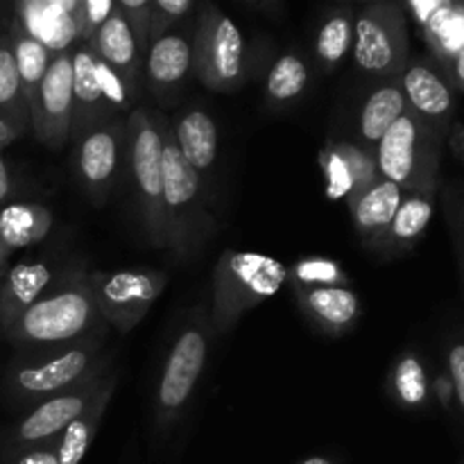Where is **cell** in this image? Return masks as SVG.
Listing matches in <instances>:
<instances>
[{
	"label": "cell",
	"instance_id": "cell-11",
	"mask_svg": "<svg viewBox=\"0 0 464 464\" xmlns=\"http://www.w3.org/2000/svg\"><path fill=\"white\" fill-rule=\"evenodd\" d=\"M199 172L190 166L175 143V134L163 139V220L172 231L181 213L198 199Z\"/></svg>",
	"mask_w": 464,
	"mask_h": 464
},
{
	"label": "cell",
	"instance_id": "cell-39",
	"mask_svg": "<svg viewBox=\"0 0 464 464\" xmlns=\"http://www.w3.org/2000/svg\"><path fill=\"white\" fill-rule=\"evenodd\" d=\"M430 392H433L435 399L442 403V408H447L449 411V408L453 406V401H456V390H453L449 372H440V374L435 376L433 383H430Z\"/></svg>",
	"mask_w": 464,
	"mask_h": 464
},
{
	"label": "cell",
	"instance_id": "cell-43",
	"mask_svg": "<svg viewBox=\"0 0 464 464\" xmlns=\"http://www.w3.org/2000/svg\"><path fill=\"white\" fill-rule=\"evenodd\" d=\"M302 464H331L326 458H308V460H304Z\"/></svg>",
	"mask_w": 464,
	"mask_h": 464
},
{
	"label": "cell",
	"instance_id": "cell-5",
	"mask_svg": "<svg viewBox=\"0 0 464 464\" xmlns=\"http://www.w3.org/2000/svg\"><path fill=\"white\" fill-rule=\"evenodd\" d=\"M95 311L93 295L86 290H62L48 299H39L23 313L21 329L34 343H63L80 335L91 324Z\"/></svg>",
	"mask_w": 464,
	"mask_h": 464
},
{
	"label": "cell",
	"instance_id": "cell-17",
	"mask_svg": "<svg viewBox=\"0 0 464 464\" xmlns=\"http://www.w3.org/2000/svg\"><path fill=\"white\" fill-rule=\"evenodd\" d=\"M91 356L82 349H71L45 365L27 367L18 374V385L32 394H45L75 383L89 367Z\"/></svg>",
	"mask_w": 464,
	"mask_h": 464
},
{
	"label": "cell",
	"instance_id": "cell-16",
	"mask_svg": "<svg viewBox=\"0 0 464 464\" xmlns=\"http://www.w3.org/2000/svg\"><path fill=\"white\" fill-rule=\"evenodd\" d=\"M175 143L198 172L208 170L218 157V127L208 113L193 109L177 122Z\"/></svg>",
	"mask_w": 464,
	"mask_h": 464
},
{
	"label": "cell",
	"instance_id": "cell-2",
	"mask_svg": "<svg viewBox=\"0 0 464 464\" xmlns=\"http://www.w3.org/2000/svg\"><path fill=\"white\" fill-rule=\"evenodd\" d=\"M288 270L276 258L256 252H227L216 272V308L222 326L240 313L276 295Z\"/></svg>",
	"mask_w": 464,
	"mask_h": 464
},
{
	"label": "cell",
	"instance_id": "cell-1",
	"mask_svg": "<svg viewBox=\"0 0 464 464\" xmlns=\"http://www.w3.org/2000/svg\"><path fill=\"white\" fill-rule=\"evenodd\" d=\"M376 170L403 193H435L440 172V136L406 111L376 145Z\"/></svg>",
	"mask_w": 464,
	"mask_h": 464
},
{
	"label": "cell",
	"instance_id": "cell-37",
	"mask_svg": "<svg viewBox=\"0 0 464 464\" xmlns=\"http://www.w3.org/2000/svg\"><path fill=\"white\" fill-rule=\"evenodd\" d=\"M449 222H451L453 236H456L458 261H460L464 276V195H449Z\"/></svg>",
	"mask_w": 464,
	"mask_h": 464
},
{
	"label": "cell",
	"instance_id": "cell-22",
	"mask_svg": "<svg viewBox=\"0 0 464 464\" xmlns=\"http://www.w3.org/2000/svg\"><path fill=\"white\" fill-rule=\"evenodd\" d=\"M408 111L406 98L399 84H388L376 89L367 98L361 113V134L367 143H376L383 139L385 131Z\"/></svg>",
	"mask_w": 464,
	"mask_h": 464
},
{
	"label": "cell",
	"instance_id": "cell-8",
	"mask_svg": "<svg viewBox=\"0 0 464 464\" xmlns=\"http://www.w3.org/2000/svg\"><path fill=\"white\" fill-rule=\"evenodd\" d=\"M202 75L213 89H231L243 75V34L225 14L204 21Z\"/></svg>",
	"mask_w": 464,
	"mask_h": 464
},
{
	"label": "cell",
	"instance_id": "cell-20",
	"mask_svg": "<svg viewBox=\"0 0 464 464\" xmlns=\"http://www.w3.org/2000/svg\"><path fill=\"white\" fill-rule=\"evenodd\" d=\"M118 168V139L111 130H95L80 145L82 179L91 188H104Z\"/></svg>",
	"mask_w": 464,
	"mask_h": 464
},
{
	"label": "cell",
	"instance_id": "cell-19",
	"mask_svg": "<svg viewBox=\"0 0 464 464\" xmlns=\"http://www.w3.org/2000/svg\"><path fill=\"white\" fill-rule=\"evenodd\" d=\"M193 66V48L181 34H166L148 53V75L157 86H175Z\"/></svg>",
	"mask_w": 464,
	"mask_h": 464
},
{
	"label": "cell",
	"instance_id": "cell-36",
	"mask_svg": "<svg viewBox=\"0 0 464 464\" xmlns=\"http://www.w3.org/2000/svg\"><path fill=\"white\" fill-rule=\"evenodd\" d=\"M449 376H451L453 390H456V401L464 412V340H458V343L451 344L449 349Z\"/></svg>",
	"mask_w": 464,
	"mask_h": 464
},
{
	"label": "cell",
	"instance_id": "cell-24",
	"mask_svg": "<svg viewBox=\"0 0 464 464\" xmlns=\"http://www.w3.org/2000/svg\"><path fill=\"white\" fill-rule=\"evenodd\" d=\"M392 388L399 401L408 408H420L429 401L430 383L424 365L415 353H408L397 362L392 374Z\"/></svg>",
	"mask_w": 464,
	"mask_h": 464
},
{
	"label": "cell",
	"instance_id": "cell-27",
	"mask_svg": "<svg viewBox=\"0 0 464 464\" xmlns=\"http://www.w3.org/2000/svg\"><path fill=\"white\" fill-rule=\"evenodd\" d=\"M95 53L89 48L77 50L71 57L72 63V102L77 111H91L102 102V95L98 89V77H95Z\"/></svg>",
	"mask_w": 464,
	"mask_h": 464
},
{
	"label": "cell",
	"instance_id": "cell-42",
	"mask_svg": "<svg viewBox=\"0 0 464 464\" xmlns=\"http://www.w3.org/2000/svg\"><path fill=\"white\" fill-rule=\"evenodd\" d=\"M9 193V175H7V168H5V161L0 159V202L7 198Z\"/></svg>",
	"mask_w": 464,
	"mask_h": 464
},
{
	"label": "cell",
	"instance_id": "cell-38",
	"mask_svg": "<svg viewBox=\"0 0 464 464\" xmlns=\"http://www.w3.org/2000/svg\"><path fill=\"white\" fill-rule=\"evenodd\" d=\"M190 7H193V5H190V0H154V3H152V16L154 18L161 16V23H159V25H154L152 30H150V34L157 36L159 27L170 25L175 18H179L181 14L188 12Z\"/></svg>",
	"mask_w": 464,
	"mask_h": 464
},
{
	"label": "cell",
	"instance_id": "cell-34",
	"mask_svg": "<svg viewBox=\"0 0 464 464\" xmlns=\"http://www.w3.org/2000/svg\"><path fill=\"white\" fill-rule=\"evenodd\" d=\"M95 77H98V89L104 102L111 107H127L130 102V89L125 84V77L118 71H113L109 63L95 59Z\"/></svg>",
	"mask_w": 464,
	"mask_h": 464
},
{
	"label": "cell",
	"instance_id": "cell-6",
	"mask_svg": "<svg viewBox=\"0 0 464 464\" xmlns=\"http://www.w3.org/2000/svg\"><path fill=\"white\" fill-rule=\"evenodd\" d=\"M161 295V279L152 272L125 270L107 276L98 288V302L109 322L130 331Z\"/></svg>",
	"mask_w": 464,
	"mask_h": 464
},
{
	"label": "cell",
	"instance_id": "cell-3",
	"mask_svg": "<svg viewBox=\"0 0 464 464\" xmlns=\"http://www.w3.org/2000/svg\"><path fill=\"white\" fill-rule=\"evenodd\" d=\"M353 57L370 75H403L408 66L406 18L397 5H370L353 25Z\"/></svg>",
	"mask_w": 464,
	"mask_h": 464
},
{
	"label": "cell",
	"instance_id": "cell-32",
	"mask_svg": "<svg viewBox=\"0 0 464 464\" xmlns=\"http://www.w3.org/2000/svg\"><path fill=\"white\" fill-rule=\"evenodd\" d=\"M295 279L304 288H320V285H343L344 272L338 263L326 258H308L295 266Z\"/></svg>",
	"mask_w": 464,
	"mask_h": 464
},
{
	"label": "cell",
	"instance_id": "cell-35",
	"mask_svg": "<svg viewBox=\"0 0 464 464\" xmlns=\"http://www.w3.org/2000/svg\"><path fill=\"white\" fill-rule=\"evenodd\" d=\"M18 91H21V77H18L14 53L7 45H0V107L12 104Z\"/></svg>",
	"mask_w": 464,
	"mask_h": 464
},
{
	"label": "cell",
	"instance_id": "cell-21",
	"mask_svg": "<svg viewBox=\"0 0 464 464\" xmlns=\"http://www.w3.org/2000/svg\"><path fill=\"white\" fill-rule=\"evenodd\" d=\"M435 213V193H408L383 238L392 247H411L424 236Z\"/></svg>",
	"mask_w": 464,
	"mask_h": 464
},
{
	"label": "cell",
	"instance_id": "cell-23",
	"mask_svg": "<svg viewBox=\"0 0 464 464\" xmlns=\"http://www.w3.org/2000/svg\"><path fill=\"white\" fill-rule=\"evenodd\" d=\"M12 53L18 68V77H21V89H25V98L34 102L41 80L50 66V50L44 48L39 41H34L23 30L16 34Z\"/></svg>",
	"mask_w": 464,
	"mask_h": 464
},
{
	"label": "cell",
	"instance_id": "cell-28",
	"mask_svg": "<svg viewBox=\"0 0 464 464\" xmlns=\"http://www.w3.org/2000/svg\"><path fill=\"white\" fill-rule=\"evenodd\" d=\"M322 170H324L326 177V195H329V199H352L358 193L356 175H353L347 152H344V145L329 148L322 154Z\"/></svg>",
	"mask_w": 464,
	"mask_h": 464
},
{
	"label": "cell",
	"instance_id": "cell-31",
	"mask_svg": "<svg viewBox=\"0 0 464 464\" xmlns=\"http://www.w3.org/2000/svg\"><path fill=\"white\" fill-rule=\"evenodd\" d=\"M50 281V267L44 263H27V266H18L12 272V281H9V290H12V297L18 306H32L36 304V297L41 295V290L48 285Z\"/></svg>",
	"mask_w": 464,
	"mask_h": 464
},
{
	"label": "cell",
	"instance_id": "cell-18",
	"mask_svg": "<svg viewBox=\"0 0 464 464\" xmlns=\"http://www.w3.org/2000/svg\"><path fill=\"white\" fill-rule=\"evenodd\" d=\"M95 39V57L100 62L109 63L113 71L130 72L134 68L136 57H139V41H136L134 30H131L130 21L122 16L118 9L107 18L102 27L98 30Z\"/></svg>",
	"mask_w": 464,
	"mask_h": 464
},
{
	"label": "cell",
	"instance_id": "cell-41",
	"mask_svg": "<svg viewBox=\"0 0 464 464\" xmlns=\"http://www.w3.org/2000/svg\"><path fill=\"white\" fill-rule=\"evenodd\" d=\"M451 63H453V72H451L453 84H456L458 89L464 91V48L451 59Z\"/></svg>",
	"mask_w": 464,
	"mask_h": 464
},
{
	"label": "cell",
	"instance_id": "cell-40",
	"mask_svg": "<svg viewBox=\"0 0 464 464\" xmlns=\"http://www.w3.org/2000/svg\"><path fill=\"white\" fill-rule=\"evenodd\" d=\"M18 464H59L57 451H48V449H39V451H27L25 456L18 460Z\"/></svg>",
	"mask_w": 464,
	"mask_h": 464
},
{
	"label": "cell",
	"instance_id": "cell-45",
	"mask_svg": "<svg viewBox=\"0 0 464 464\" xmlns=\"http://www.w3.org/2000/svg\"><path fill=\"white\" fill-rule=\"evenodd\" d=\"M462 464H464V462H462Z\"/></svg>",
	"mask_w": 464,
	"mask_h": 464
},
{
	"label": "cell",
	"instance_id": "cell-44",
	"mask_svg": "<svg viewBox=\"0 0 464 464\" xmlns=\"http://www.w3.org/2000/svg\"><path fill=\"white\" fill-rule=\"evenodd\" d=\"M456 150H458V152H460V154H462V157H464V130L460 131V140H458Z\"/></svg>",
	"mask_w": 464,
	"mask_h": 464
},
{
	"label": "cell",
	"instance_id": "cell-4",
	"mask_svg": "<svg viewBox=\"0 0 464 464\" xmlns=\"http://www.w3.org/2000/svg\"><path fill=\"white\" fill-rule=\"evenodd\" d=\"M130 136L131 172H134L136 188L143 198L150 229L161 240V236L166 234V220H163V136L145 111L131 113Z\"/></svg>",
	"mask_w": 464,
	"mask_h": 464
},
{
	"label": "cell",
	"instance_id": "cell-9",
	"mask_svg": "<svg viewBox=\"0 0 464 464\" xmlns=\"http://www.w3.org/2000/svg\"><path fill=\"white\" fill-rule=\"evenodd\" d=\"M207 361V338L199 329H188L177 338L159 385V406L163 412H177L198 385Z\"/></svg>",
	"mask_w": 464,
	"mask_h": 464
},
{
	"label": "cell",
	"instance_id": "cell-12",
	"mask_svg": "<svg viewBox=\"0 0 464 464\" xmlns=\"http://www.w3.org/2000/svg\"><path fill=\"white\" fill-rule=\"evenodd\" d=\"M403 198H406V193L388 179H376L362 193L353 195L352 211L358 231L367 238H383L388 227L392 225L394 216H397L399 207H401Z\"/></svg>",
	"mask_w": 464,
	"mask_h": 464
},
{
	"label": "cell",
	"instance_id": "cell-10",
	"mask_svg": "<svg viewBox=\"0 0 464 464\" xmlns=\"http://www.w3.org/2000/svg\"><path fill=\"white\" fill-rule=\"evenodd\" d=\"M34 102L39 107V130L44 140H48L50 145H62L71 130L72 111H75L71 54L59 53L50 62Z\"/></svg>",
	"mask_w": 464,
	"mask_h": 464
},
{
	"label": "cell",
	"instance_id": "cell-26",
	"mask_svg": "<svg viewBox=\"0 0 464 464\" xmlns=\"http://www.w3.org/2000/svg\"><path fill=\"white\" fill-rule=\"evenodd\" d=\"M104 401L98 399V403L93 406L91 415L77 417L75 421L68 424V429L63 430L62 442L57 449V460L59 464H80L84 460L86 451H89L91 442H93L95 435V421H98L100 411H102Z\"/></svg>",
	"mask_w": 464,
	"mask_h": 464
},
{
	"label": "cell",
	"instance_id": "cell-7",
	"mask_svg": "<svg viewBox=\"0 0 464 464\" xmlns=\"http://www.w3.org/2000/svg\"><path fill=\"white\" fill-rule=\"evenodd\" d=\"M401 91L408 111L415 113L426 127H430L442 139L444 130L453 116V109H456L451 82L429 63L417 62L403 71Z\"/></svg>",
	"mask_w": 464,
	"mask_h": 464
},
{
	"label": "cell",
	"instance_id": "cell-15",
	"mask_svg": "<svg viewBox=\"0 0 464 464\" xmlns=\"http://www.w3.org/2000/svg\"><path fill=\"white\" fill-rule=\"evenodd\" d=\"M89 408V394H59L50 401L41 403L18 429V438L23 442H41L53 435L63 433L71 421L82 417Z\"/></svg>",
	"mask_w": 464,
	"mask_h": 464
},
{
	"label": "cell",
	"instance_id": "cell-33",
	"mask_svg": "<svg viewBox=\"0 0 464 464\" xmlns=\"http://www.w3.org/2000/svg\"><path fill=\"white\" fill-rule=\"evenodd\" d=\"M116 12V3L111 0H89V3H77L75 21L77 34L82 39H93L100 27L107 23V18Z\"/></svg>",
	"mask_w": 464,
	"mask_h": 464
},
{
	"label": "cell",
	"instance_id": "cell-13",
	"mask_svg": "<svg viewBox=\"0 0 464 464\" xmlns=\"http://www.w3.org/2000/svg\"><path fill=\"white\" fill-rule=\"evenodd\" d=\"M77 3H30L25 5V32L44 48L63 53L77 34Z\"/></svg>",
	"mask_w": 464,
	"mask_h": 464
},
{
	"label": "cell",
	"instance_id": "cell-30",
	"mask_svg": "<svg viewBox=\"0 0 464 464\" xmlns=\"http://www.w3.org/2000/svg\"><path fill=\"white\" fill-rule=\"evenodd\" d=\"M353 27L352 18L347 14H335L329 21L322 25L320 34H317V57L324 63L334 66V63L343 62L347 54L349 44H352Z\"/></svg>",
	"mask_w": 464,
	"mask_h": 464
},
{
	"label": "cell",
	"instance_id": "cell-25",
	"mask_svg": "<svg viewBox=\"0 0 464 464\" xmlns=\"http://www.w3.org/2000/svg\"><path fill=\"white\" fill-rule=\"evenodd\" d=\"M308 82V68L297 54H284L279 62L272 66L270 75H267V95L272 100H279V102H285V100H293L306 89Z\"/></svg>",
	"mask_w": 464,
	"mask_h": 464
},
{
	"label": "cell",
	"instance_id": "cell-14",
	"mask_svg": "<svg viewBox=\"0 0 464 464\" xmlns=\"http://www.w3.org/2000/svg\"><path fill=\"white\" fill-rule=\"evenodd\" d=\"M302 304L308 315L329 331H344L361 315V299L347 285L302 288Z\"/></svg>",
	"mask_w": 464,
	"mask_h": 464
},
{
	"label": "cell",
	"instance_id": "cell-29",
	"mask_svg": "<svg viewBox=\"0 0 464 464\" xmlns=\"http://www.w3.org/2000/svg\"><path fill=\"white\" fill-rule=\"evenodd\" d=\"M50 216L36 207H14L5 213L3 229L12 243L25 245L48 231Z\"/></svg>",
	"mask_w": 464,
	"mask_h": 464
}]
</instances>
